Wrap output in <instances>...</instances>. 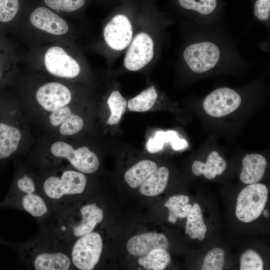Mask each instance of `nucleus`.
I'll list each match as a JSON object with an SVG mask.
<instances>
[{
	"label": "nucleus",
	"mask_w": 270,
	"mask_h": 270,
	"mask_svg": "<svg viewBox=\"0 0 270 270\" xmlns=\"http://www.w3.org/2000/svg\"><path fill=\"white\" fill-rule=\"evenodd\" d=\"M240 180L245 184L258 182L262 178L266 166V160L259 154H246L243 158Z\"/></svg>",
	"instance_id": "obj_16"
},
{
	"label": "nucleus",
	"mask_w": 270,
	"mask_h": 270,
	"mask_svg": "<svg viewBox=\"0 0 270 270\" xmlns=\"http://www.w3.org/2000/svg\"><path fill=\"white\" fill-rule=\"evenodd\" d=\"M22 138L20 130L5 122H0V160L10 157L18 149Z\"/></svg>",
	"instance_id": "obj_18"
},
{
	"label": "nucleus",
	"mask_w": 270,
	"mask_h": 270,
	"mask_svg": "<svg viewBox=\"0 0 270 270\" xmlns=\"http://www.w3.org/2000/svg\"><path fill=\"white\" fill-rule=\"evenodd\" d=\"M224 251L220 248L211 250L204 258L202 270H222L224 264Z\"/></svg>",
	"instance_id": "obj_26"
},
{
	"label": "nucleus",
	"mask_w": 270,
	"mask_h": 270,
	"mask_svg": "<svg viewBox=\"0 0 270 270\" xmlns=\"http://www.w3.org/2000/svg\"><path fill=\"white\" fill-rule=\"evenodd\" d=\"M226 168V163L224 160L217 152L212 151L209 154L206 162L194 161L192 170L196 176L204 175L206 179L212 180L216 176L220 175Z\"/></svg>",
	"instance_id": "obj_17"
},
{
	"label": "nucleus",
	"mask_w": 270,
	"mask_h": 270,
	"mask_svg": "<svg viewBox=\"0 0 270 270\" xmlns=\"http://www.w3.org/2000/svg\"><path fill=\"white\" fill-rule=\"evenodd\" d=\"M30 23L36 28L54 35H62L68 30L66 20L47 6L34 8L30 16Z\"/></svg>",
	"instance_id": "obj_14"
},
{
	"label": "nucleus",
	"mask_w": 270,
	"mask_h": 270,
	"mask_svg": "<svg viewBox=\"0 0 270 270\" xmlns=\"http://www.w3.org/2000/svg\"><path fill=\"white\" fill-rule=\"evenodd\" d=\"M242 98L235 90L224 87L216 89L204 99L203 107L210 116L220 118L236 110L240 105Z\"/></svg>",
	"instance_id": "obj_8"
},
{
	"label": "nucleus",
	"mask_w": 270,
	"mask_h": 270,
	"mask_svg": "<svg viewBox=\"0 0 270 270\" xmlns=\"http://www.w3.org/2000/svg\"><path fill=\"white\" fill-rule=\"evenodd\" d=\"M18 254L26 267L36 270H68L72 264L62 244L45 234L22 244Z\"/></svg>",
	"instance_id": "obj_1"
},
{
	"label": "nucleus",
	"mask_w": 270,
	"mask_h": 270,
	"mask_svg": "<svg viewBox=\"0 0 270 270\" xmlns=\"http://www.w3.org/2000/svg\"><path fill=\"white\" fill-rule=\"evenodd\" d=\"M254 18L268 25L270 19V0H251Z\"/></svg>",
	"instance_id": "obj_31"
},
{
	"label": "nucleus",
	"mask_w": 270,
	"mask_h": 270,
	"mask_svg": "<svg viewBox=\"0 0 270 270\" xmlns=\"http://www.w3.org/2000/svg\"><path fill=\"white\" fill-rule=\"evenodd\" d=\"M186 234L192 239L204 240L207 231L202 216L201 208L198 203H194L187 216Z\"/></svg>",
	"instance_id": "obj_21"
},
{
	"label": "nucleus",
	"mask_w": 270,
	"mask_h": 270,
	"mask_svg": "<svg viewBox=\"0 0 270 270\" xmlns=\"http://www.w3.org/2000/svg\"></svg>",
	"instance_id": "obj_36"
},
{
	"label": "nucleus",
	"mask_w": 270,
	"mask_h": 270,
	"mask_svg": "<svg viewBox=\"0 0 270 270\" xmlns=\"http://www.w3.org/2000/svg\"><path fill=\"white\" fill-rule=\"evenodd\" d=\"M36 96L41 106L52 112L66 106L72 99L70 90L64 85L56 82H48L41 86Z\"/></svg>",
	"instance_id": "obj_13"
},
{
	"label": "nucleus",
	"mask_w": 270,
	"mask_h": 270,
	"mask_svg": "<svg viewBox=\"0 0 270 270\" xmlns=\"http://www.w3.org/2000/svg\"><path fill=\"white\" fill-rule=\"evenodd\" d=\"M50 152L55 157L64 158L78 171L84 174H92L100 166L97 156L87 146L74 149L70 144L63 142H54Z\"/></svg>",
	"instance_id": "obj_7"
},
{
	"label": "nucleus",
	"mask_w": 270,
	"mask_h": 270,
	"mask_svg": "<svg viewBox=\"0 0 270 270\" xmlns=\"http://www.w3.org/2000/svg\"><path fill=\"white\" fill-rule=\"evenodd\" d=\"M5 204L27 212L43 222L52 213L48 202L34 180L26 174L17 179L6 198Z\"/></svg>",
	"instance_id": "obj_4"
},
{
	"label": "nucleus",
	"mask_w": 270,
	"mask_h": 270,
	"mask_svg": "<svg viewBox=\"0 0 270 270\" xmlns=\"http://www.w3.org/2000/svg\"><path fill=\"white\" fill-rule=\"evenodd\" d=\"M158 168V166L152 160H142L134 165L125 173L124 180L128 186L136 188Z\"/></svg>",
	"instance_id": "obj_20"
},
{
	"label": "nucleus",
	"mask_w": 270,
	"mask_h": 270,
	"mask_svg": "<svg viewBox=\"0 0 270 270\" xmlns=\"http://www.w3.org/2000/svg\"><path fill=\"white\" fill-rule=\"evenodd\" d=\"M84 124V120L80 116L72 114L60 124V132L64 136L72 135L78 132Z\"/></svg>",
	"instance_id": "obj_30"
},
{
	"label": "nucleus",
	"mask_w": 270,
	"mask_h": 270,
	"mask_svg": "<svg viewBox=\"0 0 270 270\" xmlns=\"http://www.w3.org/2000/svg\"><path fill=\"white\" fill-rule=\"evenodd\" d=\"M170 144L173 149L176 150L186 148L188 146V142L184 139L180 138L178 136H176Z\"/></svg>",
	"instance_id": "obj_34"
},
{
	"label": "nucleus",
	"mask_w": 270,
	"mask_h": 270,
	"mask_svg": "<svg viewBox=\"0 0 270 270\" xmlns=\"http://www.w3.org/2000/svg\"><path fill=\"white\" fill-rule=\"evenodd\" d=\"M169 170L165 166L158 168L139 186L140 192L145 196H154L162 193L166 188Z\"/></svg>",
	"instance_id": "obj_19"
},
{
	"label": "nucleus",
	"mask_w": 270,
	"mask_h": 270,
	"mask_svg": "<svg viewBox=\"0 0 270 270\" xmlns=\"http://www.w3.org/2000/svg\"><path fill=\"white\" fill-rule=\"evenodd\" d=\"M107 103L110 110V115L106 123L109 125L118 124L126 111V100L119 91L114 90L110 94Z\"/></svg>",
	"instance_id": "obj_25"
},
{
	"label": "nucleus",
	"mask_w": 270,
	"mask_h": 270,
	"mask_svg": "<svg viewBox=\"0 0 270 270\" xmlns=\"http://www.w3.org/2000/svg\"><path fill=\"white\" fill-rule=\"evenodd\" d=\"M168 244V240L165 235L150 232L136 235L130 238L126 243V248L131 254L142 256L156 248L167 250Z\"/></svg>",
	"instance_id": "obj_15"
},
{
	"label": "nucleus",
	"mask_w": 270,
	"mask_h": 270,
	"mask_svg": "<svg viewBox=\"0 0 270 270\" xmlns=\"http://www.w3.org/2000/svg\"><path fill=\"white\" fill-rule=\"evenodd\" d=\"M240 270H262L263 261L258 254L252 249L245 250L240 260Z\"/></svg>",
	"instance_id": "obj_28"
},
{
	"label": "nucleus",
	"mask_w": 270,
	"mask_h": 270,
	"mask_svg": "<svg viewBox=\"0 0 270 270\" xmlns=\"http://www.w3.org/2000/svg\"><path fill=\"white\" fill-rule=\"evenodd\" d=\"M158 96L154 86L142 91L128 101V108L130 110L144 112L148 110L154 106Z\"/></svg>",
	"instance_id": "obj_24"
},
{
	"label": "nucleus",
	"mask_w": 270,
	"mask_h": 270,
	"mask_svg": "<svg viewBox=\"0 0 270 270\" xmlns=\"http://www.w3.org/2000/svg\"><path fill=\"white\" fill-rule=\"evenodd\" d=\"M44 62L47 70L56 76L74 78L80 72L78 62L60 46L49 48L44 55Z\"/></svg>",
	"instance_id": "obj_10"
},
{
	"label": "nucleus",
	"mask_w": 270,
	"mask_h": 270,
	"mask_svg": "<svg viewBox=\"0 0 270 270\" xmlns=\"http://www.w3.org/2000/svg\"><path fill=\"white\" fill-rule=\"evenodd\" d=\"M49 8L66 12H71L82 8L86 0H43Z\"/></svg>",
	"instance_id": "obj_27"
},
{
	"label": "nucleus",
	"mask_w": 270,
	"mask_h": 270,
	"mask_svg": "<svg viewBox=\"0 0 270 270\" xmlns=\"http://www.w3.org/2000/svg\"><path fill=\"white\" fill-rule=\"evenodd\" d=\"M165 132L158 131L154 136L150 138L146 144V149L151 153H155L162 150L165 142Z\"/></svg>",
	"instance_id": "obj_33"
},
{
	"label": "nucleus",
	"mask_w": 270,
	"mask_h": 270,
	"mask_svg": "<svg viewBox=\"0 0 270 270\" xmlns=\"http://www.w3.org/2000/svg\"><path fill=\"white\" fill-rule=\"evenodd\" d=\"M104 36L106 44L111 48L116 50L126 48L132 38L130 21L124 14H116L106 26Z\"/></svg>",
	"instance_id": "obj_12"
},
{
	"label": "nucleus",
	"mask_w": 270,
	"mask_h": 270,
	"mask_svg": "<svg viewBox=\"0 0 270 270\" xmlns=\"http://www.w3.org/2000/svg\"><path fill=\"white\" fill-rule=\"evenodd\" d=\"M268 198V190L262 184H250L240 192L236 200V215L245 223L257 219L262 212Z\"/></svg>",
	"instance_id": "obj_5"
},
{
	"label": "nucleus",
	"mask_w": 270,
	"mask_h": 270,
	"mask_svg": "<svg viewBox=\"0 0 270 270\" xmlns=\"http://www.w3.org/2000/svg\"><path fill=\"white\" fill-rule=\"evenodd\" d=\"M102 240L96 232L78 238L70 251L72 263L80 270H92L98 264L102 250Z\"/></svg>",
	"instance_id": "obj_6"
},
{
	"label": "nucleus",
	"mask_w": 270,
	"mask_h": 270,
	"mask_svg": "<svg viewBox=\"0 0 270 270\" xmlns=\"http://www.w3.org/2000/svg\"><path fill=\"white\" fill-rule=\"evenodd\" d=\"M171 258L166 250L156 248L138 258V262L146 270H162L170 263Z\"/></svg>",
	"instance_id": "obj_23"
},
{
	"label": "nucleus",
	"mask_w": 270,
	"mask_h": 270,
	"mask_svg": "<svg viewBox=\"0 0 270 270\" xmlns=\"http://www.w3.org/2000/svg\"><path fill=\"white\" fill-rule=\"evenodd\" d=\"M86 184L87 179L84 173L66 170L59 176H48L40 186H37L52 212L66 207L70 198L82 194Z\"/></svg>",
	"instance_id": "obj_3"
},
{
	"label": "nucleus",
	"mask_w": 270,
	"mask_h": 270,
	"mask_svg": "<svg viewBox=\"0 0 270 270\" xmlns=\"http://www.w3.org/2000/svg\"><path fill=\"white\" fill-rule=\"evenodd\" d=\"M178 8L196 22H210L219 18L224 9L222 0H176Z\"/></svg>",
	"instance_id": "obj_11"
},
{
	"label": "nucleus",
	"mask_w": 270,
	"mask_h": 270,
	"mask_svg": "<svg viewBox=\"0 0 270 270\" xmlns=\"http://www.w3.org/2000/svg\"><path fill=\"white\" fill-rule=\"evenodd\" d=\"M262 212L264 217L268 218L270 216V210L268 208H266Z\"/></svg>",
	"instance_id": "obj_35"
},
{
	"label": "nucleus",
	"mask_w": 270,
	"mask_h": 270,
	"mask_svg": "<svg viewBox=\"0 0 270 270\" xmlns=\"http://www.w3.org/2000/svg\"><path fill=\"white\" fill-rule=\"evenodd\" d=\"M190 198L185 195H176L170 198L164 206L168 209V221L172 224L176 222L178 218H187L192 206L188 204Z\"/></svg>",
	"instance_id": "obj_22"
},
{
	"label": "nucleus",
	"mask_w": 270,
	"mask_h": 270,
	"mask_svg": "<svg viewBox=\"0 0 270 270\" xmlns=\"http://www.w3.org/2000/svg\"><path fill=\"white\" fill-rule=\"evenodd\" d=\"M72 114L70 108L66 106L60 108L51 114L50 122L54 126H60Z\"/></svg>",
	"instance_id": "obj_32"
},
{
	"label": "nucleus",
	"mask_w": 270,
	"mask_h": 270,
	"mask_svg": "<svg viewBox=\"0 0 270 270\" xmlns=\"http://www.w3.org/2000/svg\"><path fill=\"white\" fill-rule=\"evenodd\" d=\"M20 0H0V22L11 21L17 14Z\"/></svg>",
	"instance_id": "obj_29"
},
{
	"label": "nucleus",
	"mask_w": 270,
	"mask_h": 270,
	"mask_svg": "<svg viewBox=\"0 0 270 270\" xmlns=\"http://www.w3.org/2000/svg\"><path fill=\"white\" fill-rule=\"evenodd\" d=\"M225 42L210 36L192 38L183 50L184 62L196 74L206 73L226 63H232L233 54Z\"/></svg>",
	"instance_id": "obj_2"
},
{
	"label": "nucleus",
	"mask_w": 270,
	"mask_h": 270,
	"mask_svg": "<svg viewBox=\"0 0 270 270\" xmlns=\"http://www.w3.org/2000/svg\"><path fill=\"white\" fill-rule=\"evenodd\" d=\"M154 56V42L152 37L146 32H139L126 52L124 65L130 70L136 71L148 64Z\"/></svg>",
	"instance_id": "obj_9"
}]
</instances>
